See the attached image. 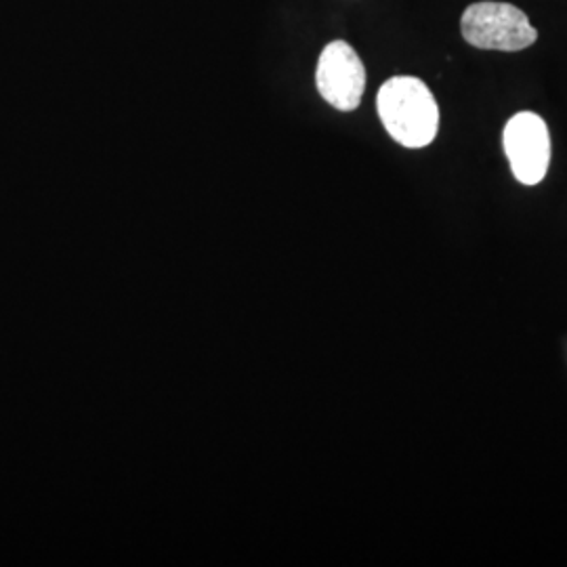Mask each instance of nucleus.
I'll list each match as a JSON object with an SVG mask.
<instances>
[{
    "label": "nucleus",
    "instance_id": "4",
    "mask_svg": "<svg viewBox=\"0 0 567 567\" xmlns=\"http://www.w3.org/2000/svg\"><path fill=\"white\" fill-rule=\"evenodd\" d=\"M316 84L326 102L341 112H351L360 105L365 89V68L351 44L344 41L326 44L318 61Z\"/></svg>",
    "mask_w": 567,
    "mask_h": 567
},
{
    "label": "nucleus",
    "instance_id": "3",
    "mask_svg": "<svg viewBox=\"0 0 567 567\" xmlns=\"http://www.w3.org/2000/svg\"><path fill=\"white\" fill-rule=\"evenodd\" d=\"M505 152L515 179L524 185H538L550 163V135L547 122L534 112L515 114L505 126Z\"/></svg>",
    "mask_w": 567,
    "mask_h": 567
},
{
    "label": "nucleus",
    "instance_id": "2",
    "mask_svg": "<svg viewBox=\"0 0 567 567\" xmlns=\"http://www.w3.org/2000/svg\"><path fill=\"white\" fill-rule=\"evenodd\" d=\"M461 30L463 39L477 49L508 53L524 51L538 39L526 13L508 2H475L466 7Z\"/></svg>",
    "mask_w": 567,
    "mask_h": 567
},
{
    "label": "nucleus",
    "instance_id": "1",
    "mask_svg": "<svg viewBox=\"0 0 567 567\" xmlns=\"http://www.w3.org/2000/svg\"><path fill=\"white\" fill-rule=\"evenodd\" d=\"M377 110L386 133L404 147H426L437 137L440 107L421 79H389L379 91Z\"/></svg>",
    "mask_w": 567,
    "mask_h": 567
}]
</instances>
